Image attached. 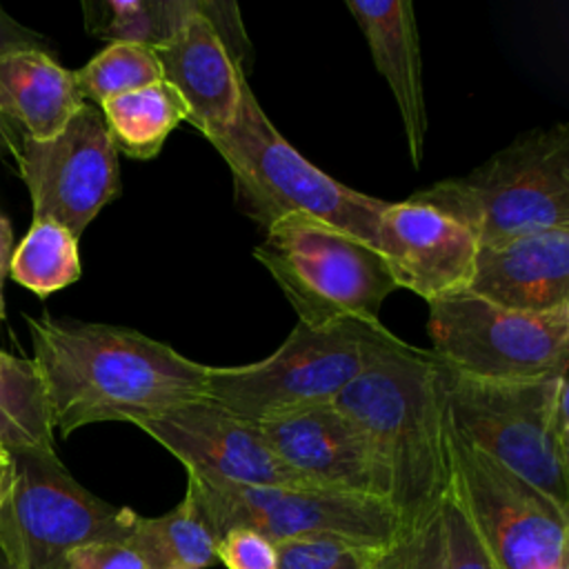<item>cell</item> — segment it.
<instances>
[{"instance_id": "obj_37", "label": "cell", "mask_w": 569, "mask_h": 569, "mask_svg": "<svg viewBox=\"0 0 569 569\" xmlns=\"http://www.w3.org/2000/svg\"><path fill=\"white\" fill-rule=\"evenodd\" d=\"M373 567H376V565H373Z\"/></svg>"}, {"instance_id": "obj_33", "label": "cell", "mask_w": 569, "mask_h": 569, "mask_svg": "<svg viewBox=\"0 0 569 569\" xmlns=\"http://www.w3.org/2000/svg\"><path fill=\"white\" fill-rule=\"evenodd\" d=\"M0 569H24L20 553L13 545V538L2 522H0Z\"/></svg>"}, {"instance_id": "obj_6", "label": "cell", "mask_w": 569, "mask_h": 569, "mask_svg": "<svg viewBox=\"0 0 569 569\" xmlns=\"http://www.w3.org/2000/svg\"><path fill=\"white\" fill-rule=\"evenodd\" d=\"M398 342L400 338L382 322L329 327L298 322L264 360L209 367L207 398L253 422L333 405L371 362Z\"/></svg>"}, {"instance_id": "obj_9", "label": "cell", "mask_w": 569, "mask_h": 569, "mask_svg": "<svg viewBox=\"0 0 569 569\" xmlns=\"http://www.w3.org/2000/svg\"><path fill=\"white\" fill-rule=\"evenodd\" d=\"M196 513L216 542L231 529H251L271 542L298 538H340L389 547L400 533L393 507L373 496L300 487H251L187 473Z\"/></svg>"}, {"instance_id": "obj_13", "label": "cell", "mask_w": 569, "mask_h": 569, "mask_svg": "<svg viewBox=\"0 0 569 569\" xmlns=\"http://www.w3.org/2000/svg\"><path fill=\"white\" fill-rule=\"evenodd\" d=\"M138 429L173 453L187 473L231 485L316 489L276 456L258 422L207 396L144 420Z\"/></svg>"}, {"instance_id": "obj_5", "label": "cell", "mask_w": 569, "mask_h": 569, "mask_svg": "<svg viewBox=\"0 0 569 569\" xmlns=\"http://www.w3.org/2000/svg\"><path fill=\"white\" fill-rule=\"evenodd\" d=\"M451 429L569 511V371L498 382L445 369Z\"/></svg>"}, {"instance_id": "obj_23", "label": "cell", "mask_w": 569, "mask_h": 569, "mask_svg": "<svg viewBox=\"0 0 569 569\" xmlns=\"http://www.w3.org/2000/svg\"><path fill=\"white\" fill-rule=\"evenodd\" d=\"M200 0H87L84 27L109 42L160 47L169 42L184 20L196 13Z\"/></svg>"}, {"instance_id": "obj_3", "label": "cell", "mask_w": 569, "mask_h": 569, "mask_svg": "<svg viewBox=\"0 0 569 569\" xmlns=\"http://www.w3.org/2000/svg\"><path fill=\"white\" fill-rule=\"evenodd\" d=\"M207 140L231 171L238 207L262 229L302 213L378 251V220L387 202L345 187L298 153L262 111L249 80L231 124Z\"/></svg>"}, {"instance_id": "obj_10", "label": "cell", "mask_w": 569, "mask_h": 569, "mask_svg": "<svg viewBox=\"0 0 569 569\" xmlns=\"http://www.w3.org/2000/svg\"><path fill=\"white\" fill-rule=\"evenodd\" d=\"M13 487L0 522L13 538L24 569H67L69 553L87 542H124L136 511L87 491L56 449L9 451Z\"/></svg>"}, {"instance_id": "obj_14", "label": "cell", "mask_w": 569, "mask_h": 569, "mask_svg": "<svg viewBox=\"0 0 569 569\" xmlns=\"http://www.w3.org/2000/svg\"><path fill=\"white\" fill-rule=\"evenodd\" d=\"M378 251L396 287L429 302L469 287L478 242L451 216L407 198L380 211Z\"/></svg>"}, {"instance_id": "obj_11", "label": "cell", "mask_w": 569, "mask_h": 569, "mask_svg": "<svg viewBox=\"0 0 569 569\" xmlns=\"http://www.w3.org/2000/svg\"><path fill=\"white\" fill-rule=\"evenodd\" d=\"M451 465L453 491L493 569H567L569 511L453 429Z\"/></svg>"}, {"instance_id": "obj_24", "label": "cell", "mask_w": 569, "mask_h": 569, "mask_svg": "<svg viewBox=\"0 0 569 569\" xmlns=\"http://www.w3.org/2000/svg\"><path fill=\"white\" fill-rule=\"evenodd\" d=\"M9 276L40 298L73 284L82 276L78 238L53 220L33 218L13 249Z\"/></svg>"}, {"instance_id": "obj_8", "label": "cell", "mask_w": 569, "mask_h": 569, "mask_svg": "<svg viewBox=\"0 0 569 569\" xmlns=\"http://www.w3.org/2000/svg\"><path fill=\"white\" fill-rule=\"evenodd\" d=\"M427 305L431 353L456 376L522 382L569 371V307L513 311L467 289Z\"/></svg>"}, {"instance_id": "obj_36", "label": "cell", "mask_w": 569, "mask_h": 569, "mask_svg": "<svg viewBox=\"0 0 569 569\" xmlns=\"http://www.w3.org/2000/svg\"><path fill=\"white\" fill-rule=\"evenodd\" d=\"M0 451H7V449H4V447H2V442H0Z\"/></svg>"}, {"instance_id": "obj_20", "label": "cell", "mask_w": 569, "mask_h": 569, "mask_svg": "<svg viewBox=\"0 0 569 569\" xmlns=\"http://www.w3.org/2000/svg\"><path fill=\"white\" fill-rule=\"evenodd\" d=\"M98 109L116 151L133 160L156 158L169 133L187 120V104L164 80L113 96Z\"/></svg>"}, {"instance_id": "obj_32", "label": "cell", "mask_w": 569, "mask_h": 569, "mask_svg": "<svg viewBox=\"0 0 569 569\" xmlns=\"http://www.w3.org/2000/svg\"><path fill=\"white\" fill-rule=\"evenodd\" d=\"M13 229L11 222L0 213V320H4V280L13 256Z\"/></svg>"}, {"instance_id": "obj_15", "label": "cell", "mask_w": 569, "mask_h": 569, "mask_svg": "<svg viewBox=\"0 0 569 569\" xmlns=\"http://www.w3.org/2000/svg\"><path fill=\"white\" fill-rule=\"evenodd\" d=\"M276 456L311 487L373 496L389 502V478L358 427L320 405L258 422Z\"/></svg>"}, {"instance_id": "obj_28", "label": "cell", "mask_w": 569, "mask_h": 569, "mask_svg": "<svg viewBox=\"0 0 569 569\" xmlns=\"http://www.w3.org/2000/svg\"><path fill=\"white\" fill-rule=\"evenodd\" d=\"M373 569H445L440 511L425 525L400 531L396 540L382 549Z\"/></svg>"}, {"instance_id": "obj_22", "label": "cell", "mask_w": 569, "mask_h": 569, "mask_svg": "<svg viewBox=\"0 0 569 569\" xmlns=\"http://www.w3.org/2000/svg\"><path fill=\"white\" fill-rule=\"evenodd\" d=\"M0 442L7 451L53 449V425L38 367L0 349Z\"/></svg>"}, {"instance_id": "obj_21", "label": "cell", "mask_w": 569, "mask_h": 569, "mask_svg": "<svg viewBox=\"0 0 569 569\" xmlns=\"http://www.w3.org/2000/svg\"><path fill=\"white\" fill-rule=\"evenodd\" d=\"M124 545L138 553L147 569H207L218 562L216 538L187 496L162 516H136Z\"/></svg>"}, {"instance_id": "obj_26", "label": "cell", "mask_w": 569, "mask_h": 569, "mask_svg": "<svg viewBox=\"0 0 569 569\" xmlns=\"http://www.w3.org/2000/svg\"><path fill=\"white\" fill-rule=\"evenodd\" d=\"M385 547L340 538H298L276 542L278 569H373Z\"/></svg>"}, {"instance_id": "obj_17", "label": "cell", "mask_w": 569, "mask_h": 569, "mask_svg": "<svg viewBox=\"0 0 569 569\" xmlns=\"http://www.w3.org/2000/svg\"><path fill=\"white\" fill-rule=\"evenodd\" d=\"M467 291L513 311L569 307V227L540 229L478 247Z\"/></svg>"}, {"instance_id": "obj_7", "label": "cell", "mask_w": 569, "mask_h": 569, "mask_svg": "<svg viewBox=\"0 0 569 569\" xmlns=\"http://www.w3.org/2000/svg\"><path fill=\"white\" fill-rule=\"evenodd\" d=\"M264 231L253 258L271 273L298 322H380L385 298L398 289L380 251L302 213L284 216Z\"/></svg>"}, {"instance_id": "obj_2", "label": "cell", "mask_w": 569, "mask_h": 569, "mask_svg": "<svg viewBox=\"0 0 569 569\" xmlns=\"http://www.w3.org/2000/svg\"><path fill=\"white\" fill-rule=\"evenodd\" d=\"M365 436L389 478L400 531L431 520L453 487L445 367L400 340L333 402Z\"/></svg>"}, {"instance_id": "obj_29", "label": "cell", "mask_w": 569, "mask_h": 569, "mask_svg": "<svg viewBox=\"0 0 569 569\" xmlns=\"http://www.w3.org/2000/svg\"><path fill=\"white\" fill-rule=\"evenodd\" d=\"M216 558L227 569H278L276 542L251 529H231L216 542Z\"/></svg>"}, {"instance_id": "obj_35", "label": "cell", "mask_w": 569, "mask_h": 569, "mask_svg": "<svg viewBox=\"0 0 569 569\" xmlns=\"http://www.w3.org/2000/svg\"><path fill=\"white\" fill-rule=\"evenodd\" d=\"M4 149H9L13 156L18 153V144L13 142V133H11V129H7V120L0 116V156H2Z\"/></svg>"}, {"instance_id": "obj_16", "label": "cell", "mask_w": 569, "mask_h": 569, "mask_svg": "<svg viewBox=\"0 0 569 569\" xmlns=\"http://www.w3.org/2000/svg\"><path fill=\"white\" fill-rule=\"evenodd\" d=\"M153 51L162 80L187 104V122L204 138L224 131L238 113L247 76L209 20L207 0H200L178 33Z\"/></svg>"}, {"instance_id": "obj_18", "label": "cell", "mask_w": 569, "mask_h": 569, "mask_svg": "<svg viewBox=\"0 0 569 569\" xmlns=\"http://www.w3.org/2000/svg\"><path fill=\"white\" fill-rule=\"evenodd\" d=\"M347 9L362 29L373 64L396 98L409 158L413 167H420L427 136V104L413 4L409 0H347Z\"/></svg>"}, {"instance_id": "obj_4", "label": "cell", "mask_w": 569, "mask_h": 569, "mask_svg": "<svg viewBox=\"0 0 569 569\" xmlns=\"http://www.w3.org/2000/svg\"><path fill=\"white\" fill-rule=\"evenodd\" d=\"M409 198L465 224L478 247L569 227V124L529 129L467 176L438 180Z\"/></svg>"}, {"instance_id": "obj_30", "label": "cell", "mask_w": 569, "mask_h": 569, "mask_svg": "<svg viewBox=\"0 0 569 569\" xmlns=\"http://www.w3.org/2000/svg\"><path fill=\"white\" fill-rule=\"evenodd\" d=\"M67 569H147L138 553L124 542H87L67 558Z\"/></svg>"}, {"instance_id": "obj_34", "label": "cell", "mask_w": 569, "mask_h": 569, "mask_svg": "<svg viewBox=\"0 0 569 569\" xmlns=\"http://www.w3.org/2000/svg\"><path fill=\"white\" fill-rule=\"evenodd\" d=\"M13 487V458L9 451H0V516L9 502Z\"/></svg>"}, {"instance_id": "obj_27", "label": "cell", "mask_w": 569, "mask_h": 569, "mask_svg": "<svg viewBox=\"0 0 569 569\" xmlns=\"http://www.w3.org/2000/svg\"><path fill=\"white\" fill-rule=\"evenodd\" d=\"M445 569H493L453 487L440 507Z\"/></svg>"}, {"instance_id": "obj_31", "label": "cell", "mask_w": 569, "mask_h": 569, "mask_svg": "<svg viewBox=\"0 0 569 569\" xmlns=\"http://www.w3.org/2000/svg\"><path fill=\"white\" fill-rule=\"evenodd\" d=\"M44 36L27 29L0 7V56L22 49H44Z\"/></svg>"}, {"instance_id": "obj_25", "label": "cell", "mask_w": 569, "mask_h": 569, "mask_svg": "<svg viewBox=\"0 0 569 569\" xmlns=\"http://www.w3.org/2000/svg\"><path fill=\"white\" fill-rule=\"evenodd\" d=\"M73 76L84 102L100 107L113 96L160 82L162 69L151 47L109 42Z\"/></svg>"}, {"instance_id": "obj_1", "label": "cell", "mask_w": 569, "mask_h": 569, "mask_svg": "<svg viewBox=\"0 0 569 569\" xmlns=\"http://www.w3.org/2000/svg\"><path fill=\"white\" fill-rule=\"evenodd\" d=\"M53 429L62 438L93 422L140 425L207 396L209 367L129 327L27 318Z\"/></svg>"}, {"instance_id": "obj_19", "label": "cell", "mask_w": 569, "mask_h": 569, "mask_svg": "<svg viewBox=\"0 0 569 569\" xmlns=\"http://www.w3.org/2000/svg\"><path fill=\"white\" fill-rule=\"evenodd\" d=\"M82 104L73 71L58 64L47 49L0 56V116L22 127L27 138H53Z\"/></svg>"}, {"instance_id": "obj_12", "label": "cell", "mask_w": 569, "mask_h": 569, "mask_svg": "<svg viewBox=\"0 0 569 569\" xmlns=\"http://www.w3.org/2000/svg\"><path fill=\"white\" fill-rule=\"evenodd\" d=\"M16 160L33 218L53 220L76 238L122 189L118 151L100 109L89 102L53 138L22 136Z\"/></svg>"}]
</instances>
